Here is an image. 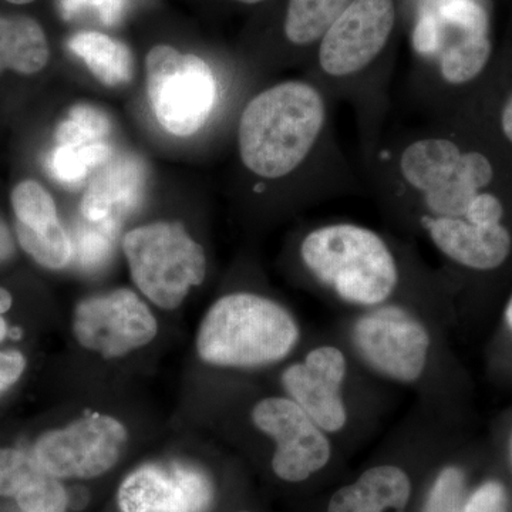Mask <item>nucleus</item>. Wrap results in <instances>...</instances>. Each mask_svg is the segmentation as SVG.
Here are the masks:
<instances>
[{
  "label": "nucleus",
  "instance_id": "obj_1",
  "mask_svg": "<svg viewBox=\"0 0 512 512\" xmlns=\"http://www.w3.org/2000/svg\"><path fill=\"white\" fill-rule=\"evenodd\" d=\"M332 101L309 79L276 83L255 94L238 121V153L249 174L266 181H284L301 173L313 174L340 192L359 188L343 156L333 127Z\"/></svg>",
  "mask_w": 512,
  "mask_h": 512
},
{
  "label": "nucleus",
  "instance_id": "obj_2",
  "mask_svg": "<svg viewBox=\"0 0 512 512\" xmlns=\"http://www.w3.org/2000/svg\"><path fill=\"white\" fill-rule=\"evenodd\" d=\"M396 19L394 0H352L320 40L315 74L308 77L330 101H349L355 107L365 154L383 136L390 79L377 67Z\"/></svg>",
  "mask_w": 512,
  "mask_h": 512
},
{
  "label": "nucleus",
  "instance_id": "obj_3",
  "mask_svg": "<svg viewBox=\"0 0 512 512\" xmlns=\"http://www.w3.org/2000/svg\"><path fill=\"white\" fill-rule=\"evenodd\" d=\"M412 47L420 66L410 83L431 117L441 93L473 83L490 62L484 0H419Z\"/></svg>",
  "mask_w": 512,
  "mask_h": 512
},
{
  "label": "nucleus",
  "instance_id": "obj_4",
  "mask_svg": "<svg viewBox=\"0 0 512 512\" xmlns=\"http://www.w3.org/2000/svg\"><path fill=\"white\" fill-rule=\"evenodd\" d=\"M299 256L318 285L350 305H383L402 281L399 258L387 239L355 222L311 229L302 239Z\"/></svg>",
  "mask_w": 512,
  "mask_h": 512
},
{
  "label": "nucleus",
  "instance_id": "obj_5",
  "mask_svg": "<svg viewBox=\"0 0 512 512\" xmlns=\"http://www.w3.org/2000/svg\"><path fill=\"white\" fill-rule=\"evenodd\" d=\"M299 340L291 313L256 293L222 296L202 320L201 359L224 367H258L285 359Z\"/></svg>",
  "mask_w": 512,
  "mask_h": 512
},
{
  "label": "nucleus",
  "instance_id": "obj_6",
  "mask_svg": "<svg viewBox=\"0 0 512 512\" xmlns=\"http://www.w3.org/2000/svg\"><path fill=\"white\" fill-rule=\"evenodd\" d=\"M123 248L133 281L160 308H177L192 286L204 281V249L178 222L133 229L124 237Z\"/></svg>",
  "mask_w": 512,
  "mask_h": 512
},
{
  "label": "nucleus",
  "instance_id": "obj_7",
  "mask_svg": "<svg viewBox=\"0 0 512 512\" xmlns=\"http://www.w3.org/2000/svg\"><path fill=\"white\" fill-rule=\"evenodd\" d=\"M147 94L154 116L177 137H190L208 119L218 103L215 73L201 57L157 45L146 59Z\"/></svg>",
  "mask_w": 512,
  "mask_h": 512
},
{
  "label": "nucleus",
  "instance_id": "obj_8",
  "mask_svg": "<svg viewBox=\"0 0 512 512\" xmlns=\"http://www.w3.org/2000/svg\"><path fill=\"white\" fill-rule=\"evenodd\" d=\"M353 343L367 366L393 382H417L429 363V329L403 306L383 303L363 313Z\"/></svg>",
  "mask_w": 512,
  "mask_h": 512
},
{
  "label": "nucleus",
  "instance_id": "obj_9",
  "mask_svg": "<svg viewBox=\"0 0 512 512\" xmlns=\"http://www.w3.org/2000/svg\"><path fill=\"white\" fill-rule=\"evenodd\" d=\"M252 420L275 443L272 473L286 484L308 483L328 470L333 457L328 433L292 399L269 397L252 410Z\"/></svg>",
  "mask_w": 512,
  "mask_h": 512
},
{
  "label": "nucleus",
  "instance_id": "obj_10",
  "mask_svg": "<svg viewBox=\"0 0 512 512\" xmlns=\"http://www.w3.org/2000/svg\"><path fill=\"white\" fill-rule=\"evenodd\" d=\"M126 443L127 431L120 421L87 414L66 429L43 434L33 457L56 478H94L116 466Z\"/></svg>",
  "mask_w": 512,
  "mask_h": 512
},
{
  "label": "nucleus",
  "instance_id": "obj_11",
  "mask_svg": "<svg viewBox=\"0 0 512 512\" xmlns=\"http://www.w3.org/2000/svg\"><path fill=\"white\" fill-rule=\"evenodd\" d=\"M73 328L80 345L107 357L126 355L157 335L153 313L128 289L80 302Z\"/></svg>",
  "mask_w": 512,
  "mask_h": 512
},
{
  "label": "nucleus",
  "instance_id": "obj_12",
  "mask_svg": "<svg viewBox=\"0 0 512 512\" xmlns=\"http://www.w3.org/2000/svg\"><path fill=\"white\" fill-rule=\"evenodd\" d=\"M214 501L207 473L180 463L140 467L119 490L121 512H208Z\"/></svg>",
  "mask_w": 512,
  "mask_h": 512
},
{
  "label": "nucleus",
  "instance_id": "obj_13",
  "mask_svg": "<svg viewBox=\"0 0 512 512\" xmlns=\"http://www.w3.org/2000/svg\"><path fill=\"white\" fill-rule=\"evenodd\" d=\"M348 360L336 346H319L302 362L289 366L282 383L289 397L326 433H338L348 423L343 384Z\"/></svg>",
  "mask_w": 512,
  "mask_h": 512
},
{
  "label": "nucleus",
  "instance_id": "obj_14",
  "mask_svg": "<svg viewBox=\"0 0 512 512\" xmlns=\"http://www.w3.org/2000/svg\"><path fill=\"white\" fill-rule=\"evenodd\" d=\"M13 212L20 247L45 268L62 269L72 261V239L64 231L56 202L45 187L33 180L13 188Z\"/></svg>",
  "mask_w": 512,
  "mask_h": 512
},
{
  "label": "nucleus",
  "instance_id": "obj_15",
  "mask_svg": "<svg viewBox=\"0 0 512 512\" xmlns=\"http://www.w3.org/2000/svg\"><path fill=\"white\" fill-rule=\"evenodd\" d=\"M416 483L399 464L367 467L330 493L323 512H413Z\"/></svg>",
  "mask_w": 512,
  "mask_h": 512
},
{
  "label": "nucleus",
  "instance_id": "obj_16",
  "mask_svg": "<svg viewBox=\"0 0 512 512\" xmlns=\"http://www.w3.org/2000/svg\"><path fill=\"white\" fill-rule=\"evenodd\" d=\"M421 232L444 258L471 271H494L512 251V235L505 225L483 228L466 222H447L430 225Z\"/></svg>",
  "mask_w": 512,
  "mask_h": 512
},
{
  "label": "nucleus",
  "instance_id": "obj_17",
  "mask_svg": "<svg viewBox=\"0 0 512 512\" xmlns=\"http://www.w3.org/2000/svg\"><path fill=\"white\" fill-rule=\"evenodd\" d=\"M146 168L134 156L111 157L94 175L84 192L82 212L90 222H119L134 210L143 194Z\"/></svg>",
  "mask_w": 512,
  "mask_h": 512
},
{
  "label": "nucleus",
  "instance_id": "obj_18",
  "mask_svg": "<svg viewBox=\"0 0 512 512\" xmlns=\"http://www.w3.org/2000/svg\"><path fill=\"white\" fill-rule=\"evenodd\" d=\"M0 497L15 498L23 512H66L69 505L59 478L15 448H0Z\"/></svg>",
  "mask_w": 512,
  "mask_h": 512
},
{
  "label": "nucleus",
  "instance_id": "obj_19",
  "mask_svg": "<svg viewBox=\"0 0 512 512\" xmlns=\"http://www.w3.org/2000/svg\"><path fill=\"white\" fill-rule=\"evenodd\" d=\"M50 50L45 30L29 16L0 15V74H36L45 69Z\"/></svg>",
  "mask_w": 512,
  "mask_h": 512
},
{
  "label": "nucleus",
  "instance_id": "obj_20",
  "mask_svg": "<svg viewBox=\"0 0 512 512\" xmlns=\"http://www.w3.org/2000/svg\"><path fill=\"white\" fill-rule=\"evenodd\" d=\"M67 47L106 86H121L133 77V55L127 45L114 37L100 32H79L70 37Z\"/></svg>",
  "mask_w": 512,
  "mask_h": 512
},
{
  "label": "nucleus",
  "instance_id": "obj_21",
  "mask_svg": "<svg viewBox=\"0 0 512 512\" xmlns=\"http://www.w3.org/2000/svg\"><path fill=\"white\" fill-rule=\"evenodd\" d=\"M352 0H289L284 33L296 47L318 46Z\"/></svg>",
  "mask_w": 512,
  "mask_h": 512
},
{
  "label": "nucleus",
  "instance_id": "obj_22",
  "mask_svg": "<svg viewBox=\"0 0 512 512\" xmlns=\"http://www.w3.org/2000/svg\"><path fill=\"white\" fill-rule=\"evenodd\" d=\"M111 157L113 150L106 141L82 146H57L50 156V173L60 183H80L90 171L106 164Z\"/></svg>",
  "mask_w": 512,
  "mask_h": 512
},
{
  "label": "nucleus",
  "instance_id": "obj_23",
  "mask_svg": "<svg viewBox=\"0 0 512 512\" xmlns=\"http://www.w3.org/2000/svg\"><path fill=\"white\" fill-rule=\"evenodd\" d=\"M468 491L467 471L446 464L431 477L417 512H463Z\"/></svg>",
  "mask_w": 512,
  "mask_h": 512
},
{
  "label": "nucleus",
  "instance_id": "obj_24",
  "mask_svg": "<svg viewBox=\"0 0 512 512\" xmlns=\"http://www.w3.org/2000/svg\"><path fill=\"white\" fill-rule=\"evenodd\" d=\"M111 121L104 111L92 104H76L66 120L57 127V146H82L99 143L109 136Z\"/></svg>",
  "mask_w": 512,
  "mask_h": 512
},
{
  "label": "nucleus",
  "instance_id": "obj_25",
  "mask_svg": "<svg viewBox=\"0 0 512 512\" xmlns=\"http://www.w3.org/2000/svg\"><path fill=\"white\" fill-rule=\"evenodd\" d=\"M92 227L82 225L76 229L72 241L73 255L77 264L86 271L100 268L109 259L113 239L116 237L119 222H93Z\"/></svg>",
  "mask_w": 512,
  "mask_h": 512
},
{
  "label": "nucleus",
  "instance_id": "obj_26",
  "mask_svg": "<svg viewBox=\"0 0 512 512\" xmlns=\"http://www.w3.org/2000/svg\"><path fill=\"white\" fill-rule=\"evenodd\" d=\"M463 512H512L507 485L497 478H488L468 491Z\"/></svg>",
  "mask_w": 512,
  "mask_h": 512
},
{
  "label": "nucleus",
  "instance_id": "obj_27",
  "mask_svg": "<svg viewBox=\"0 0 512 512\" xmlns=\"http://www.w3.org/2000/svg\"><path fill=\"white\" fill-rule=\"evenodd\" d=\"M126 5V0H60L64 19L73 20L90 13L104 26L120 23L126 13Z\"/></svg>",
  "mask_w": 512,
  "mask_h": 512
},
{
  "label": "nucleus",
  "instance_id": "obj_28",
  "mask_svg": "<svg viewBox=\"0 0 512 512\" xmlns=\"http://www.w3.org/2000/svg\"><path fill=\"white\" fill-rule=\"evenodd\" d=\"M25 367V357L18 350L0 352V393L18 382Z\"/></svg>",
  "mask_w": 512,
  "mask_h": 512
},
{
  "label": "nucleus",
  "instance_id": "obj_29",
  "mask_svg": "<svg viewBox=\"0 0 512 512\" xmlns=\"http://www.w3.org/2000/svg\"><path fill=\"white\" fill-rule=\"evenodd\" d=\"M500 128L505 140L512 146V90L500 110Z\"/></svg>",
  "mask_w": 512,
  "mask_h": 512
},
{
  "label": "nucleus",
  "instance_id": "obj_30",
  "mask_svg": "<svg viewBox=\"0 0 512 512\" xmlns=\"http://www.w3.org/2000/svg\"><path fill=\"white\" fill-rule=\"evenodd\" d=\"M15 251L12 235H10L8 227L0 218V262L6 261Z\"/></svg>",
  "mask_w": 512,
  "mask_h": 512
},
{
  "label": "nucleus",
  "instance_id": "obj_31",
  "mask_svg": "<svg viewBox=\"0 0 512 512\" xmlns=\"http://www.w3.org/2000/svg\"><path fill=\"white\" fill-rule=\"evenodd\" d=\"M12 306V295L6 289L0 288V313L8 312Z\"/></svg>",
  "mask_w": 512,
  "mask_h": 512
},
{
  "label": "nucleus",
  "instance_id": "obj_32",
  "mask_svg": "<svg viewBox=\"0 0 512 512\" xmlns=\"http://www.w3.org/2000/svg\"><path fill=\"white\" fill-rule=\"evenodd\" d=\"M505 318H507V323L512 330V296L510 302H508L507 309H505Z\"/></svg>",
  "mask_w": 512,
  "mask_h": 512
},
{
  "label": "nucleus",
  "instance_id": "obj_33",
  "mask_svg": "<svg viewBox=\"0 0 512 512\" xmlns=\"http://www.w3.org/2000/svg\"><path fill=\"white\" fill-rule=\"evenodd\" d=\"M6 335H8V328H6L5 320L0 318V342L6 338Z\"/></svg>",
  "mask_w": 512,
  "mask_h": 512
},
{
  "label": "nucleus",
  "instance_id": "obj_34",
  "mask_svg": "<svg viewBox=\"0 0 512 512\" xmlns=\"http://www.w3.org/2000/svg\"><path fill=\"white\" fill-rule=\"evenodd\" d=\"M234 2L245 3V5H256V3L265 2V0H234Z\"/></svg>",
  "mask_w": 512,
  "mask_h": 512
},
{
  "label": "nucleus",
  "instance_id": "obj_35",
  "mask_svg": "<svg viewBox=\"0 0 512 512\" xmlns=\"http://www.w3.org/2000/svg\"><path fill=\"white\" fill-rule=\"evenodd\" d=\"M10 3H15V5H28V3L35 2V0H8Z\"/></svg>",
  "mask_w": 512,
  "mask_h": 512
},
{
  "label": "nucleus",
  "instance_id": "obj_36",
  "mask_svg": "<svg viewBox=\"0 0 512 512\" xmlns=\"http://www.w3.org/2000/svg\"><path fill=\"white\" fill-rule=\"evenodd\" d=\"M510 461H511V467H512V437L510 441Z\"/></svg>",
  "mask_w": 512,
  "mask_h": 512
},
{
  "label": "nucleus",
  "instance_id": "obj_37",
  "mask_svg": "<svg viewBox=\"0 0 512 512\" xmlns=\"http://www.w3.org/2000/svg\"><path fill=\"white\" fill-rule=\"evenodd\" d=\"M237 512H255V511H251V510H239Z\"/></svg>",
  "mask_w": 512,
  "mask_h": 512
}]
</instances>
